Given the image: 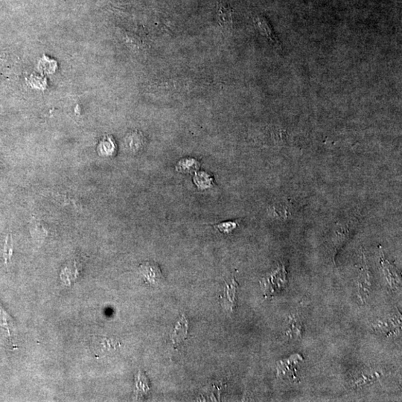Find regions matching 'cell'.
<instances>
[{"mask_svg": "<svg viewBox=\"0 0 402 402\" xmlns=\"http://www.w3.org/2000/svg\"><path fill=\"white\" fill-rule=\"evenodd\" d=\"M217 19L223 33L230 34L233 28V8L226 0L217 1Z\"/></svg>", "mask_w": 402, "mask_h": 402, "instance_id": "cell-1", "label": "cell"}, {"mask_svg": "<svg viewBox=\"0 0 402 402\" xmlns=\"http://www.w3.org/2000/svg\"><path fill=\"white\" fill-rule=\"evenodd\" d=\"M140 275L146 283L156 285L163 279V273L159 265L153 261H146L139 265Z\"/></svg>", "mask_w": 402, "mask_h": 402, "instance_id": "cell-2", "label": "cell"}, {"mask_svg": "<svg viewBox=\"0 0 402 402\" xmlns=\"http://www.w3.org/2000/svg\"><path fill=\"white\" fill-rule=\"evenodd\" d=\"M188 321L186 315L183 313L171 333V339L173 344H179L186 339L188 336Z\"/></svg>", "mask_w": 402, "mask_h": 402, "instance_id": "cell-3", "label": "cell"}, {"mask_svg": "<svg viewBox=\"0 0 402 402\" xmlns=\"http://www.w3.org/2000/svg\"><path fill=\"white\" fill-rule=\"evenodd\" d=\"M254 23L260 34L271 40L273 43H274L277 46H280V42L278 41V38H276L274 32H273V28L270 25L269 22L267 21L266 18H264L263 16H257L256 19L254 20Z\"/></svg>", "mask_w": 402, "mask_h": 402, "instance_id": "cell-4", "label": "cell"}, {"mask_svg": "<svg viewBox=\"0 0 402 402\" xmlns=\"http://www.w3.org/2000/svg\"><path fill=\"white\" fill-rule=\"evenodd\" d=\"M16 322L6 308L0 303V327L6 330L8 334V336L11 338L12 331H14Z\"/></svg>", "mask_w": 402, "mask_h": 402, "instance_id": "cell-5", "label": "cell"}, {"mask_svg": "<svg viewBox=\"0 0 402 402\" xmlns=\"http://www.w3.org/2000/svg\"><path fill=\"white\" fill-rule=\"evenodd\" d=\"M78 276H79V271L76 263L63 268L61 273V278L63 283L69 285L74 283Z\"/></svg>", "mask_w": 402, "mask_h": 402, "instance_id": "cell-6", "label": "cell"}, {"mask_svg": "<svg viewBox=\"0 0 402 402\" xmlns=\"http://www.w3.org/2000/svg\"><path fill=\"white\" fill-rule=\"evenodd\" d=\"M143 136L136 132L130 133L126 137V146L130 151L133 152L140 151L143 147Z\"/></svg>", "mask_w": 402, "mask_h": 402, "instance_id": "cell-7", "label": "cell"}, {"mask_svg": "<svg viewBox=\"0 0 402 402\" xmlns=\"http://www.w3.org/2000/svg\"><path fill=\"white\" fill-rule=\"evenodd\" d=\"M31 233L32 238L38 241H42L48 236V230L41 221L34 220L31 224Z\"/></svg>", "mask_w": 402, "mask_h": 402, "instance_id": "cell-8", "label": "cell"}, {"mask_svg": "<svg viewBox=\"0 0 402 402\" xmlns=\"http://www.w3.org/2000/svg\"><path fill=\"white\" fill-rule=\"evenodd\" d=\"M93 346H96V348H98L99 351H102L104 348L105 350L117 348L119 343L116 340L98 336L96 339L93 338Z\"/></svg>", "mask_w": 402, "mask_h": 402, "instance_id": "cell-9", "label": "cell"}, {"mask_svg": "<svg viewBox=\"0 0 402 402\" xmlns=\"http://www.w3.org/2000/svg\"><path fill=\"white\" fill-rule=\"evenodd\" d=\"M199 168V163L195 159H183L179 162L177 170L179 172L191 173Z\"/></svg>", "mask_w": 402, "mask_h": 402, "instance_id": "cell-10", "label": "cell"}, {"mask_svg": "<svg viewBox=\"0 0 402 402\" xmlns=\"http://www.w3.org/2000/svg\"><path fill=\"white\" fill-rule=\"evenodd\" d=\"M136 394H144L148 390H149V386H148V379L144 373L142 371H139V373L137 375V378H136Z\"/></svg>", "mask_w": 402, "mask_h": 402, "instance_id": "cell-11", "label": "cell"}, {"mask_svg": "<svg viewBox=\"0 0 402 402\" xmlns=\"http://www.w3.org/2000/svg\"><path fill=\"white\" fill-rule=\"evenodd\" d=\"M194 181L198 187L206 188L210 187L213 183L211 177L205 172L197 173L195 176Z\"/></svg>", "mask_w": 402, "mask_h": 402, "instance_id": "cell-12", "label": "cell"}, {"mask_svg": "<svg viewBox=\"0 0 402 402\" xmlns=\"http://www.w3.org/2000/svg\"><path fill=\"white\" fill-rule=\"evenodd\" d=\"M13 253V243L12 238L11 235H8L6 238L5 242L4 249H3V257H4L5 261L8 263Z\"/></svg>", "mask_w": 402, "mask_h": 402, "instance_id": "cell-13", "label": "cell"}, {"mask_svg": "<svg viewBox=\"0 0 402 402\" xmlns=\"http://www.w3.org/2000/svg\"><path fill=\"white\" fill-rule=\"evenodd\" d=\"M236 226L237 223L233 221L223 222V223L215 225V228L223 233H229L233 231Z\"/></svg>", "mask_w": 402, "mask_h": 402, "instance_id": "cell-14", "label": "cell"}, {"mask_svg": "<svg viewBox=\"0 0 402 402\" xmlns=\"http://www.w3.org/2000/svg\"><path fill=\"white\" fill-rule=\"evenodd\" d=\"M101 150L106 155L112 154L114 151L115 146L113 142L111 139H105L101 145Z\"/></svg>", "mask_w": 402, "mask_h": 402, "instance_id": "cell-15", "label": "cell"}]
</instances>
